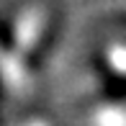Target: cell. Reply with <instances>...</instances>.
Masks as SVG:
<instances>
[{"label": "cell", "mask_w": 126, "mask_h": 126, "mask_svg": "<svg viewBox=\"0 0 126 126\" xmlns=\"http://www.w3.org/2000/svg\"><path fill=\"white\" fill-rule=\"evenodd\" d=\"M44 28H47V10L41 5H26L21 10V16L16 18V31H13L16 57H23L26 51H31L36 47Z\"/></svg>", "instance_id": "1"}, {"label": "cell", "mask_w": 126, "mask_h": 126, "mask_svg": "<svg viewBox=\"0 0 126 126\" xmlns=\"http://www.w3.org/2000/svg\"><path fill=\"white\" fill-rule=\"evenodd\" d=\"M108 59H111V64L116 67L118 72H126V47H113L111 54H108Z\"/></svg>", "instance_id": "2"}, {"label": "cell", "mask_w": 126, "mask_h": 126, "mask_svg": "<svg viewBox=\"0 0 126 126\" xmlns=\"http://www.w3.org/2000/svg\"><path fill=\"white\" fill-rule=\"evenodd\" d=\"M18 126H49V124L41 121V118H33V121H23V124H18Z\"/></svg>", "instance_id": "3"}]
</instances>
